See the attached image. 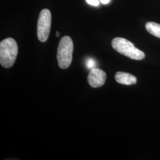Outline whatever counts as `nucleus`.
<instances>
[{
    "instance_id": "1",
    "label": "nucleus",
    "mask_w": 160,
    "mask_h": 160,
    "mask_svg": "<svg viewBox=\"0 0 160 160\" xmlns=\"http://www.w3.org/2000/svg\"><path fill=\"white\" fill-rule=\"evenodd\" d=\"M18 53V45L16 40L11 38L2 40L0 43V63L6 68L12 67L16 61Z\"/></svg>"
},
{
    "instance_id": "2",
    "label": "nucleus",
    "mask_w": 160,
    "mask_h": 160,
    "mask_svg": "<svg viewBox=\"0 0 160 160\" xmlns=\"http://www.w3.org/2000/svg\"><path fill=\"white\" fill-rule=\"evenodd\" d=\"M74 44L68 36L63 37L59 42L58 48L57 59L59 67L67 69L70 66L72 59Z\"/></svg>"
},
{
    "instance_id": "3",
    "label": "nucleus",
    "mask_w": 160,
    "mask_h": 160,
    "mask_svg": "<svg viewBox=\"0 0 160 160\" xmlns=\"http://www.w3.org/2000/svg\"><path fill=\"white\" fill-rule=\"evenodd\" d=\"M112 45L114 50L132 59L141 60L145 58L143 52L138 49L126 39L116 38L112 40Z\"/></svg>"
},
{
    "instance_id": "4",
    "label": "nucleus",
    "mask_w": 160,
    "mask_h": 160,
    "mask_svg": "<svg viewBox=\"0 0 160 160\" xmlns=\"http://www.w3.org/2000/svg\"><path fill=\"white\" fill-rule=\"evenodd\" d=\"M51 26V13L48 9L40 12L38 22L37 35L39 40L45 42L48 40Z\"/></svg>"
},
{
    "instance_id": "5",
    "label": "nucleus",
    "mask_w": 160,
    "mask_h": 160,
    "mask_svg": "<svg viewBox=\"0 0 160 160\" xmlns=\"http://www.w3.org/2000/svg\"><path fill=\"white\" fill-rule=\"evenodd\" d=\"M90 86L97 88L103 86L106 80V74L103 70L97 68L92 69L87 77Z\"/></svg>"
},
{
    "instance_id": "6",
    "label": "nucleus",
    "mask_w": 160,
    "mask_h": 160,
    "mask_svg": "<svg viewBox=\"0 0 160 160\" xmlns=\"http://www.w3.org/2000/svg\"><path fill=\"white\" fill-rule=\"evenodd\" d=\"M115 80L116 82L121 84L130 86L137 83V78L133 75L124 72H118L115 74Z\"/></svg>"
},
{
    "instance_id": "7",
    "label": "nucleus",
    "mask_w": 160,
    "mask_h": 160,
    "mask_svg": "<svg viewBox=\"0 0 160 160\" xmlns=\"http://www.w3.org/2000/svg\"><path fill=\"white\" fill-rule=\"evenodd\" d=\"M145 28L150 34L160 38V24L154 22H148L145 24Z\"/></svg>"
},
{
    "instance_id": "8",
    "label": "nucleus",
    "mask_w": 160,
    "mask_h": 160,
    "mask_svg": "<svg viewBox=\"0 0 160 160\" xmlns=\"http://www.w3.org/2000/svg\"><path fill=\"white\" fill-rule=\"evenodd\" d=\"M96 61L92 59V58H88L87 59L86 61V66L87 67V68L89 69H92L94 68H96Z\"/></svg>"
},
{
    "instance_id": "9",
    "label": "nucleus",
    "mask_w": 160,
    "mask_h": 160,
    "mask_svg": "<svg viewBox=\"0 0 160 160\" xmlns=\"http://www.w3.org/2000/svg\"><path fill=\"white\" fill-rule=\"evenodd\" d=\"M86 2L91 6H98L99 5L98 0H86Z\"/></svg>"
},
{
    "instance_id": "10",
    "label": "nucleus",
    "mask_w": 160,
    "mask_h": 160,
    "mask_svg": "<svg viewBox=\"0 0 160 160\" xmlns=\"http://www.w3.org/2000/svg\"><path fill=\"white\" fill-rule=\"evenodd\" d=\"M100 1L103 4H107L109 3L110 0H100Z\"/></svg>"
},
{
    "instance_id": "11",
    "label": "nucleus",
    "mask_w": 160,
    "mask_h": 160,
    "mask_svg": "<svg viewBox=\"0 0 160 160\" xmlns=\"http://www.w3.org/2000/svg\"><path fill=\"white\" fill-rule=\"evenodd\" d=\"M59 35H60V33L58 32H57V37H58Z\"/></svg>"
}]
</instances>
